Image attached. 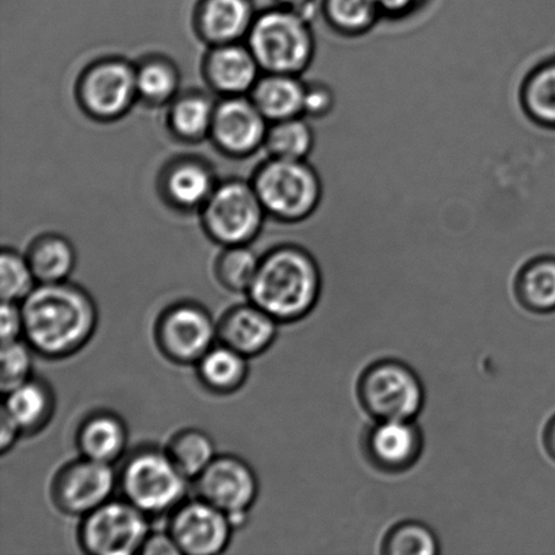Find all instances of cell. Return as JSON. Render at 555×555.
Returning a JSON list of instances; mask_svg holds the SVG:
<instances>
[{
    "mask_svg": "<svg viewBox=\"0 0 555 555\" xmlns=\"http://www.w3.org/2000/svg\"><path fill=\"white\" fill-rule=\"evenodd\" d=\"M21 308L24 339L49 359L74 356L89 343L98 324L94 299L67 282L38 283Z\"/></svg>",
    "mask_w": 555,
    "mask_h": 555,
    "instance_id": "obj_1",
    "label": "cell"
},
{
    "mask_svg": "<svg viewBox=\"0 0 555 555\" xmlns=\"http://www.w3.org/2000/svg\"><path fill=\"white\" fill-rule=\"evenodd\" d=\"M323 280L313 255L285 244L260 258L257 276L247 293L251 302L278 323L291 324L312 313Z\"/></svg>",
    "mask_w": 555,
    "mask_h": 555,
    "instance_id": "obj_2",
    "label": "cell"
},
{
    "mask_svg": "<svg viewBox=\"0 0 555 555\" xmlns=\"http://www.w3.org/2000/svg\"><path fill=\"white\" fill-rule=\"evenodd\" d=\"M247 46L268 74L301 76L312 64L315 52L307 16L282 5L257 15Z\"/></svg>",
    "mask_w": 555,
    "mask_h": 555,
    "instance_id": "obj_3",
    "label": "cell"
},
{
    "mask_svg": "<svg viewBox=\"0 0 555 555\" xmlns=\"http://www.w3.org/2000/svg\"><path fill=\"white\" fill-rule=\"evenodd\" d=\"M251 183L266 214L286 224L309 219L323 197L319 173L307 160L269 157L255 171Z\"/></svg>",
    "mask_w": 555,
    "mask_h": 555,
    "instance_id": "obj_4",
    "label": "cell"
},
{
    "mask_svg": "<svg viewBox=\"0 0 555 555\" xmlns=\"http://www.w3.org/2000/svg\"><path fill=\"white\" fill-rule=\"evenodd\" d=\"M357 396L374 421H415L426 404L422 378L399 359L369 364L358 379Z\"/></svg>",
    "mask_w": 555,
    "mask_h": 555,
    "instance_id": "obj_5",
    "label": "cell"
},
{
    "mask_svg": "<svg viewBox=\"0 0 555 555\" xmlns=\"http://www.w3.org/2000/svg\"><path fill=\"white\" fill-rule=\"evenodd\" d=\"M188 482L167 451L156 449L139 450L119 475L125 499L146 516L173 513L186 496Z\"/></svg>",
    "mask_w": 555,
    "mask_h": 555,
    "instance_id": "obj_6",
    "label": "cell"
},
{
    "mask_svg": "<svg viewBox=\"0 0 555 555\" xmlns=\"http://www.w3.org/2000/svg\"><path fill=\"white\" fill-rule=\"evenodd\" d=\"M199 211L206 235L222 247L249 246L268 216L253 183L242 179L217 184Z\"/></svg>",
    "mask_w": 555,
    "mask_h": 555,
    "instance_id": "obj_7",
    "label": "cell"
},
{
    "mask_svg": "<svg viewBox=\"0 0 555 555\" xmlns=\"http://www.w3.org/2000/svg\"><path fill=\"white\" fill-rule=\"evenodd\" d=\"M151 534L149 516L127 499L108 500L85 516L80 546L91 555H133Z\"/></svg>",
    "mask_w": 555,
    "mask_h": 555,
    "instance_id": "obj_8",
    "label": "cell"
},
{
    "mask_svg": "<svg viewBox=\"0 0 555 555\" xmlns=\"http://www.w3.org/2000/svg\"><path fill=\"white\" fill-rule=\"evenodd\" d=\"M139 100L135 65L118 57L102 59L81 74L78 101L87 116L111 122L122 118Z\"/></svg>",
    "mask_w": 555,
    "mask_h": 555,
    "instance_id": "obj_9",
    "label": "cell"
},
{
    "mask_svg": "<svg viewBox=\"0 0 555 555\" xmlns=\"http://www.w3.org/2000/svg\"><path fill=\"white\" fill-rule=\"evenodd\" d=\"M194 482L197 496L230 516L233 529L244 524L258 496L251 466L233 455H217Z\"/></svg>",
    "mask_w": 555,
    "mask_h": 555,
    "instance_id": "obj_10",
    "label": "cell"
},
{
    "mask_svg": "<svg viewBox=\"0 0 555 555\" xmlns=\"http://www.w3.org/2000/svg\"><path fill=\"white\" fill-rule=\"evenodd\" d=\"M219 328L208 310L197 304L172 305L156 325V340L170 361L197 364L215 345Z\"/></svg>",
    "mask_w": 555,
    "mask_h": 555,
    "instance_id": "obj_11",
    "label": "cell"
},
{
    "mask_svg": "<svg viewBox=\"0 0 555 555\" xmlns=\"http://www.w3.org/2000/svg\"><path fill=\"white\" fill-rule=\"evenodd\" d=\"M269 125L251 98L225 96L216 103L209 139L221 154L243 159L264 146Z\"/></svg>",
    "mask_w": 555,
    "mask_h": 555,
    "instance_id": "obj_12",
    "label": "cell"
},
{
    "mask_svg": "<svg viewBox=\"0 0 555 555\" xmlns=\"http://www.w3.org/2000/svg\"><path fill=\"white\" fill-rule=\"evenodd\" d=\"M233 526L230 516L203 499L183 502L173 509L168 532L181 554L217 555L230 545Z\"/></svg>",
    "mask_w": 555,
    "mask_h": 555,
    "instance_id": "obj_13",
    "label": "cell"
},
{
    "mask_svg": "<svg viewBox=\"0 0 555 555\" xmlns=\"http://www.w3.org/2000/svg\"><path fill=\"white\" fill-rule=\"evenodd\" d=\"M364 459L385 475H401L421 461L424 434L415 421H375L362 435Z\"/></svg>",
    "mask_w": 555,
    "mask_h": 555,
    "instance_id": "obj_14",
    "label": "cell"
},
{
    "mask_svg": "<svg viewBox=\"0 0 555 555\" xmlns=\"http://www.w3.org/2000/svg\"><path fill=\"white\" fill-rule=\"evenodd\" d=\"M116 483L112 465L83 456L54 478L53 502L64 514L86 516L111 500Z\"/></svg>",
    "mask_w": 555,
    "mask_h": 555,
    "instance_id": "obj_15",
    "label": "cell"
},
{
    "mask_svg": "<svg viewBox=\"0 0 555 555\" xmlns=\"http://www.w3.org/2000/svg\"><path fill=\"white\" fill-rule=\"evenodd\" d=\"M203 73L210 89L225 98L248 95L263 70L247 43L235 42L210 47Z\"/></svg>",
    "mask_w": 555,
    "mask_h": 555,
    "instance_id": "obj_16",
    "label": "cell"
},
{
    "mask_svg": "<svg viewBox=\"0 0 555 555\" xmlns=\"http://www.w3.org/2000/svg\"><path fill=\"white\" fill-rule=\"evenodd\" d=\"M255 18L253 0H201L194 26L209 47L227 46L247 38Z\"/></svg>",
    "mask_w": 555,
    "mask_h": 555,
    "instance_id": "obj_17",
    "label": "cell"
},
{
    "mask_svg": "<svg viewBox=\"0 0 555 555\" xmlns=\"http://www.w3.org/2000/svg\"><path fill=\"white\" fill-rule=\"evenodd\" d=\"M217 184L208 163L195 157H181L170 163L160 177L163 198L182 211L203 209Z\"/></svg>",
    "mask_w": 555,
    "mask_h": 555,
    "instance_id": "obj_18",
    "label": "cell"
},
{
    "mask_svg": "<svg viewBox=\"0 0 555 555\" xmlns=\"http://www.w3.org/2000/svg\"><path fill=\"white\" fill-rule=\"evenodd\" d=\"M278 321L255 304L238 305L221 319L219 339L246 358L263 353L273 345Z\"/></svg>",
    "mask_w": 555,
    "mask_h": 555,
    "instance_id": "obj_19",
    "label": "cell"
},
{
    "mask_svg": "<svg viewBox=\"0 0 555 555\" xmlns=\"http://www.w3.org/2000/svg\"><path fill=\"white\" fill-rule=\"evenodd\" d=\"M305 94L307 83L301 76L264 73L248 96L271 124L302 117Z\"/></svg>",
    "mask_w": 555,
    "mask_h": 555,
    "instance_id": "obj_20",
    "label": "cell"
},
{
    "mask_svg": "<svg viewBox=\"0 0 555 555\" xmlns=\"http://www.w3.org/2000/svg\"><path fill=\"white\" fill-rule=\"evenodd\" d=\"M128 433L113 413L98 412L86 418L78 433V446L85 459L113 465L127 449Z\"/></svg>",
    "mask_w": 555,
    "mask_h": 555,
    "instance_id": "obj_21",
    "label": "cell"
},
{
    "mask_svg": "<svg viewBox=\"0 0 555 555\" xmlns=\"http://www.w3.org/2000/svg\"><path fill=\"white\" fill-rule=\"evenodd\" d=\"M4 396L3 411L20 427L22 435L41 431L51 421L54 396L46 383L30 378Z\"/></svg>",
    "mask_w": 555,
    "mask_h": 555,
    "instance_id": "obj_22",
    "label": "cell"
},
{
    "mask_svg": "<svg viewBox=\"0 0 555 555\" xmlns=\"http://www.w3.org/2000/svg\"><path fill=\"white\" fill-rule=\"evenodd\" d=\"M515 296L526 310L537 314L555 312V257L529 260L515 278Z\"/></svg>",
    "mask_w": 555,
    "mask_h": 555,
    "instance_id": "obj_23",
    "label": "cell"
},
{
    "mask_svg": "<svg viewBox=\"0 0 555 555\" xmlns=\"http://www.w3.org/2000/svg\"><path fill=\"white\" fill-rule=\"evenodd\" d=\"M216 103L201 92L178 95L168 112V128L183 143L197 144L209 139Z\"/></svg>",
    "mask_w": 555,
    "mask_h": 555,
    "instance_id": "obj_24",
    "label": "cell"
},
{
    "mask_svg": "<svg viewBox=\"0 0 555 555\" xmlns=\"http://www.w3.org/2000/svg\"><path fill=\"white\" fill-rule=\"evenodd\" d=\"M247 359L222 343L219 347H211L197 363L201 383L214 393H233L246 383Z\"/></svg>",
    "mask_w": 555,
    "mask_h": 555,
    "instance_id": "obj_25",
    "label": "cell"
},
{
    "mask_svg": "<svg viewBox=\"0 0 555 555\" xmlns=\"http://www.w3.org/2000/svg\"><path fill=\"white\" fill-rule=\"evenodd\" d=\"M38 283L67 281L76 264V251L64 236L42 235L31 243L26 255Z\"/></svg>",
    "mask_w": 555,
    "mask_h": 555,
    "instance_id": "obj_26",
    "label": "cell"
},
{
    "mask_svg": "<svg viewBox=\"0 0 555 555\" xmlns=\"http://www.w3.org/2000/svg\"><path fill=\"white\" fill-rule=\"evenodd\" d=\"M520 102L532 122L555 129V59L537 65L526 76Z\"/></svg>",
    "mask_w": 555,
    "mask_h": 555,
    "instance_id": "obj_27",
    "label": "cell"
},
{
    "mask_svg": "<svg viewBox=\"0 0 555 555\" xmlns=\"http://www.w3.org/2000/svg\"><path fill=\"white\" fill-rule=\"evenodd\" d=\"M139 100L152 106L171 103L181 87V74L170 59L152 56L135 65Z\"/></svg>",
    "mask_w": 555,
    "mask_h": 555,
    "instance_id": "obj_28",
    "label": "cell"
},
{
    "mask_svg": "<svg viewBox=\"0 0 555 555\" xmlns=\"http://www.w3.org/2000/svg\"><path fill=\"white\" fill-rule=\"evenodd\" d=\"M313 146V129L302 116L271 122L263 149L275 159L307 160Z\"/></svg>",
    "mask_w": 555,
    "mask_h": 555,
    "instance_id": "obj_29",
    "label": "cell"
},
{
    "mask_svg": "<svg viewBox=\"0 0 555 555\" xmlns=\"http://www.w3.org/2000/svg\"><path fill=\"white\" fill-rule=\"evenodd\" d=\"M323 14L332 29L347 37L366 35L383 16L377 0H324Z\"/></svg>",
    "mask_w": 555,
    "mask_h": 555,
    "instance_id": "obj_30",
    "label": "cell"
},
{
    "mask_svg": "<svg viewBox=\"0 0 555 555\" xmlns=\"http://www.w3.org/2000/svg\"><path fill=\"white\" fill-rule=\"evenodd\" d=\"M173 464L189 480H195L216 459L214 440L199 429H184L167 449Z\"/></svg>",
    "mask_w": 555,
    "mask_h": 555,
    "instance_id": "obj_31",
    "label": "cell"
},
{
    "mask_svg": "<svg viewBox=\"0 0 555 555\" xmlns=\"http://www.w3.org/2000/svg\"><path fill=\"white\" fill-rule=\"evenodd\" d=\"M440 543L431 527L417 520L395 525L385 535L380 554L384 555H438Z\"/></svg>",
    "mask_w": 555,
    "mask_h": 555,
    "instance_id": "obj_32",
    "label": "cell"
},
{
    "mask_svg": "<svg viewBox=\"0 0 555 555\" xmlns=\"http://www.w3.org/2000/svg\"><path fill=\"white\" fill-rule=\"evenodd\" d=\"M260 259L248 246L224 247L216 262V276L232 292H248L257 276Z\"/></svg>",
    "mask_w": 555,
    "mask_h": 555,
    "instance_id": "obj_33",
    "label": "cell"
},
{
    "mask_svg": "<svg viewBox=\"0 0 555 555\" xmlns=\"http://www.w3.org/2000/svg\"><path fill=\"white\" fill-rule=\"evenodd\" d=\"M26 255L4 248L0 255V297L2 301L21 304L37 286Z\"/></svg>",
    "mask_w": 555,
    "mask_h": 555,
    "instance_id": "obj_34",
    "label": "cell"
},
{
    "mask_svg": "<svg viewBox=\"0 0 555 555\" xmlns=\"http://www.w3.org/2000/svg\"><path fill=\"white\" fill-rule=\"evenodd\" d=\"M0 362H2L0 386L4 395L30 379L31 347L25 339L4 343Z\"/></svg>",
    "mask_w": 555,
    "mask_h": 555,
    "instance_id": "obj_35",
    "label": "cell"
},
{
    "mask_svg": "<svg viewBox=\"0 0 555 555\" xmlns=\"http://www.w3.org/2000/svg\"><path fill=\"white\" fill-rule=\"evenodd\" d=\"M334 106L335 95L328 86L323 83H307L304 117L323 118L328 116Z\"/></svg>",
    "mask_w": 555,
    "mask_h": 555,
    "instance_id": "obj_36",
    "label": "cell"
},
{
    "mask_svg": "<svg viewBox=\"0 0 555 555\" xmlns=\"http://www.w3.org/2000/svg\"><path fill=\"white\" fill-rule=\"evenodd\" d=\"M0 337H2V345L24 339V314H22L21 304L2 301Z\"/></svg>",
    "mask_w": 555,
    "mask_h": 555,
    "instance_id": "obj_37",
    "label": "cell"
},
{
    "mask_svg": "<svg viewBox=\"0 0 555 555\" xmlns=\"http://www.w3.org/2000/svg\"><path fill=\"white\" fill-rule=\"evenodd\" d=\"M140 554L144 555H178L181 554L179 547L177 546L176 541H173L170 532H166V534H162V532H156V534H150L144 542L143 548H141Z\"/></svg>",
    "mask_w": 555,
    "mask_h": 555,
    "instance_id": "obj_38",
    "label": "cell"
},
{
    "mask_svg": "<svg viewBox=\"0 0 555 555\" xmlns=\"http://www.w3.org/2000/svg\"><path fill=\"white\" fill-rule=\"evenodd\" d=\"M422 2L423 0H377L380 15L395 16V18L410 14Z\"/></svg>",
    "mask_w": 555,
    "mask_h": 555,
    "instance_id": "obj_39",
    "label": "cell"
},
{
    "mask_svg": "<svg viewBox=\"0 0 555 555\" xmlns=\"http://www.w3.org/2000/svg\"><path fill=\"white\" fill-rule=\"evenodd\" d=\"M22 435L21 429L11 421V417L2 410V429H0V450L5 451L13 448L16 439Z\"/></svg>",
    "mask_w": 555,
    "mask_h": 555,
    "instance_id": "obj_40",
    "label": "cell"
},
{
    "mask_svg": "<svg viewBox=\"0 0 555 555\" xmlns=\"http://www.w3.org/2000/svg\"><path fill=\"white\" fill-rule=\"evenodd\" d=\"M543 444H545L547 454L555 461V415L548 421L545 431H543Z\"/></svg>",
    "mask_w": 555,
    "mask_h": 555,
    "instance_id": "obj_41",
    "label": "cell"
},
{
    "mask_svg": "<svg viewBox=\"0 0 555 555\" xmlns=\"http://www.w3.org/2000/svg\"><path fill=\"white\" fill-rule=\"evenodd\" d=\"M278 3L282 5V8L292 9L294 11H298L302 15L308 18V11L312 8L313 2L315 0H276Z\"/></svg>",
    "mask_w": 555,
    "mask_h": 555,
    "instance_id": "obj_42",
    "label": "cell"
}]
</instances>
